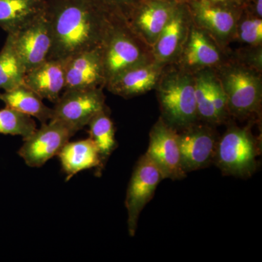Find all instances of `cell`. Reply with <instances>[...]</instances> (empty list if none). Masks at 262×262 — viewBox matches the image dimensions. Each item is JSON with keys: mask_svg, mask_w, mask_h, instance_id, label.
Here are the masks:
<instances>
[{"mask_svg": "<svg viewBox=\"0 0 262 262\" xmlns=\"http://www.w3.org/2000/svg\"><path fill=\"white\" fill-rule=\"evenodd\" d=\"M26 73L27 71L15 49L13 34H8L0 51V89L10 91L24 84Z\"/></svg>", "mask_w": 262, "mask_h": 262, "instance_id": "cell-22", "label": "cell"}, {"mask_svg": "<svg viewBox=\"0 0 262 262\" xmlns=\"http://www.w3.org/2000/svg\"><path fill=\"white\" fill-rule=\"evenodd\" d=\"M13 34L15 49L27 72L48 59L52 47L49 20L44 10Z\"/></svg>", "mask_w": 262, "mask_h": 262, "instance_id": "cell-10", "label": "cell"}, {"mask_svg": "<svg viewBox=\"0 0 262 262\" xmlns=\"http://www.w3.org/2000/svg\"><path fill=\"white\" fill-rule=\"evenodd\" d=\"M243 8V7H242ZM246 17L239 22L238 37L243 42L250 46H258L262 41V20L261 18L246 11Z\"/></svg>", "mask_w": 262, "mask_h": 262, "instance_id": "cell-26", "label": "cell"}, {"mask_svg": "<svg viewBox=\"0 0 262 262\" xmlns=\"http://www.w3.org/2000/svg\"><path fill=\"white\" fill-rule=\"evenodd\" d=\"M191 18L217 37H228L233 32L242 7L224 6L206 0H193L188 3Z\"/></svg>", "mask_w": 262, "mask_h": 262, "instance_id": "cell-14", "label": "cell"}, {"mask_svg": "<svg viewBox=\"0 0 262 262\" xmlns=\"http://www.w3.org/2000/svg\"><path fill=\"white\" fill-rule=\"evenodd\" d=\"M178 138L182 168L186 173L211 165L220 139L211 127L194 123L182 129Z\"/></svg>", "mask_w": 262, "mask_h": 262, "instance_id": "cell-11", "label": "cell"}, {"mask_svg": "<svg viewBox=\"0 0 262 262\" xmlns=\"http://www.w3.org/2000/svg\"><path fill=\"white\" fill-rule=\"evenodd\" d=\"M258 149L248 128L229 127L219 139L213 161L224 175L249 178L258 167Z\"/></svg>", "mask_w": 262, "mask_h": 262, "instance_id": "cell-3", "label": "cell"}, {"mask_svg": "<svg viewBox=\"0 0 262 262\" xmlns=\"http://www.w3.org/2000/svg\"><path fill=\"white\" fill-rule=\"evenodd\" d=\"M189 18L190 13L187 5H177L171 18L153 45L156 63L160 64L170 61L178 53L186 37Z\"/></svg>", "mask_w": 262, "mask_h": 262, "instance_id": "cell-17", "label": "cell"}, {"mask_svg": "<svg viewBox=\"0 0 262 262\" xmlns=\"http://www.w3.org/2000/svg\"><path fill=\"white\" fill-rule=\"evenodd\" d=\"M42 1H46V0H42Z\"/></svg>", "mask_w": 262, "mask_h": 262, "instance_id": "cell-31", "label": "cell"}, {"mask_svg": "<svg viewBox=\"0 0 262 262\" xmlns=\"http://www.w3.org/2000/svg\"><path fill=\"white\" fill-rule=\"evenodd\" d=\"M213 74L201 72L194 77L195 98L198 117L210 123H220L212 99L211 83Z\"/></svg>", "mask_w": 262, "mask_h": 262, "instance_id": "cell-24", "label": "cell"}, {"mask_svg": "<svg viewBox=\"0 0 262 262\" xmlns=\"http://www.w3.org/2000/svg\"><path fill=\"white\" fill-rule=\"evenodd\" d=\"M88 125L89 138L97 147L103 168L110 155L117 146L115 125L106 111V107L95 115Z\"/></svg>", "mask_w": 262, "mask_h": 262, "instance_id": "cell-23", "label": "cell"}, {"mask_svg": "<svg viewBox=\"0 0 262 262\" xmlns=\"http://www.w3.org/2000/svg\"><path fill=\"white\" fill-rule=\"evenodd\" d=\"M106 108L101 88L65 90L53 108L52 119L61 120L77 133L89 125L91 119Z\"/></svg>", "mask_w": 262, "mask_h": 262, "instance_id": "cell-7", "label": "cell"}, {"mask_svg": "<svg viewBox=\"0 0 262 262\" xmlns=\"http://www.w3.org/2000/svg\"><path fill=\"white\" fill-rule=\"evenodd\" d=\"M45 12L52 37L48 59L63 61L102 48L115 20L123 16L102 0H46Z\"/></svg>", "mask_w": 262, "mask_h": 262, "instance_id": "cell-1", "label": "cell"}, {"mask_svg": "<svg viewBox=\"0 0 262 262\" xmlns=\"http://www.w3.org/2000/svg\"><path fill=\"white\" fill-rule=\"evenodd\" d=\"M67 181L82 170L96 168L101 174L103 168L97 147L91 139L69 141L58 155Z\"/></svg>", "mask_w": 262, "mask_h": 262, "instance_id": "cell-18", "label": "cell"}, {"mask_svg": "<svg viewBox=\"0 0 262 262\" xmlns=\"http://www.w3.org/2000/svg\"><path fill=\"white\" fill-rule=\"evenodd\" d=\"M177 5L167 0H140L127 17V24L137 37L153 46Z\"/></svg>", "mask_w": 262, "mask_h": 262, "instance_id": "cell-12", "label": "cell"}, {"mask_svg": "<svg viewBox=\"0 0 262 262\" xmlns=\"http://www.w3.org/2000/svg\"><path fill=\"white\" fill-rule=\"evenodd\" d=\"M0 94H1V93H0Z\"/></svg>", "mask_w": 262, "mask_h": 262, "instance_id": "cell-32", "label": "cell"}, {"mask_svg": "<svg viewBox=\"0 0 262 262\" xmlns=\"http://www.w3.org/2000/svg\"><path fill=\"white\" fill-rule=\"evenodd\" d=\"M146 154L159 168L163 179L175 181L187 177L182 168L178 132L162 118L150 131Z\"/></svg>", "mask_w": 262, "mask_h": 262, "instance_id": "cell-9", "label": "cell"}, {"mask_svg": "<svg viewBox=\"0 0 262 262\" xmlns=\"http://www.w3.org/2000/svg\"><path fill=\"white\" fill-rule=\"evenodd\" d=\"M167 1L171 2V3H175V4H188L193 0H167Z\"/></svg>", "mask_w": 262, "mask_h": 262, "instance_id": "cell-30", "label": "cell"}, {"mask_svg": "<svg viewBox=\"0 0 262 262\" xmlns=\"http://www.w3.org/2000/svg\"><path fill=\"white\" fill-rule=\"evenodd\" d=\"M65 89H94L106 86L102 48L82 52L65 60Z\"/></svg>", "mask_w": 262, "mask_h": 262, "instance_id": "cell-13", "label": "cell"}, {"mask_svg": "<svg viewBox=\"0 0 262 262\" xmlns=\"http://www.w3.org/2000/svg\"><path fill=\"white\" fill-rule=\"evenodd\" d=\"M163 177L157 165L144 154L138 160L127 187L125 207L127 211V227L131 237L137 230L139 215L152 199L157 187Z\"/></svg>", "mask_w": 262, "mask_h": 262, "instance_id": "cell-6", "label": "cell"}, {"mask_svg": "<svg viewBox=\"0 0 262 262\" xmlns=\"http://www.w3.org/2000/svg\"><path fill=\"white\" fill-rule=\"evenodd\" d=\"M65 63L63 60H46L26 73L24 84L42 99L56 103L65 89Z\"/></svg>", "mask_w": 262, "mask_h": 262, "instance_id": "cell-16", "label": "cell"}, {"mask_svg": "<svg viewBox=\"0 0 262 262\" xmlns=\"http://www.w3.org/2000/svg\"><path fill=\"white\" fill-rule=\"evenodd\" d=\"M158 98L163 117L176 130L196 123L198 117L194 77L184 72L165 76L158 86Z\"/></svg>", "mask_w": 262, "mask_h": 262, "instance_id": "cell-2", "label": "cell"}, {"mask_svg": "<svg viewBox=\"0 0 262 262\" xmlns=\"http://www.w3.org/2000/svg\"><path fill=\"white\" fill-rule=\"evenodd\" d=\"M42 100L24 84L0 94V101H3L5 106L35 117L44 124L51 120L53 110L46 106Z\"/></svg>", "mask_w": 262, "mask_h": 262, "instance_id": "cell-19", "label": "cell"}, {"mask_svg": "<svg viewBox=\"0 0 262 262\" xmlns=\"http://www.w3.org/2000/svg\"><path fill=\"white\" fill-rule=\"evenodd\" d=\"M189 37L184 52V61L188 67H210L220 61V52L203 31L193 28Z\"/></svg>", "mask_w": 262, "mask_h": 262, "instance_id": "cell-21", "label": "cell"}, {"mask_svg": "<svg viewBox=\"0 0 262 262\" xmlns=\"http://www.w3.org/2000/svg\"><path fill=\"white\" fill-rule=\"evenodd\" d=\"M42 0H0V27L15 33L44 10Z\"/></svg>", "mask_w": 262, "mask_h": 262, "instance_id": "cell-20", "label": "cell"}, {"mask_svg": "<svg viewBox=\"0 0 262 262\" xmlns=\"http://www.w3.org/2000/svg\"><path fill=\"white\" fill-rule=\"evenodd\" d=\"M37 130L32 117L6 106L0 110V134L27 139Z\"/></svg>", "mask_w": 262, "mask_h": 262, "instance_id": "cell-25", "label": "cell"}, {"mask_svg": "<svg viewBox=\"0 0 262 262\" xmlns=\"http://www.w3.org/2000/svg\"><path fill=\"white\" fill-rule=\"evenodd\" d=\"M208 3L224 6L242 7L244 0H206Z\"/></svg>", "mask_w": 262, "mask_h": 262, "instance_id": "cell-29", "label": "cell"}, {"mask_svg": "<svg viewBox=\"0 0 262 262\" xmlns=\"http://www.w3.org/2000/svg\"><path fill=\"white\" fill-rule=\"evenodd\" d=\"M161 75L160 63L147 61L124 71L106 86L108 91L117 96L130 98L150 91L159 82Z\"/></svg>", "mask_w": 262, "mask_h": 262, "instance_id": "cell-15", "label": "cell"}, {"mask_svg": "<svg viewBox=\"0 0 262 262\" xmlns=\"http://www.w3.org/2000/svg\"><path fill=\"white\" fill-rule=\"evenodd\" d=\"M75 133L64 122L51 119L27 139L18 155L32 168H39L56 156Z\"/></svg>", "mask_w": 262, "mask_h": 262, "instance_id": "cell-5", "label": "cell"}, {"mask_svg": "<svg viewBox=\"0 0 262 262\" xmlns=\"http://www.w3.org/2000/svg\"><path fill=\"white\" fill-rule=\"evenodd\" d=\"M244 1H245V0H244Z\"/></svg>", "mask_w": 262, "mask_h": 262, "instance_id": "cell-33", "label": "cell"}, {"mask_svg": "<svg viewBox=\"0 0 262 262\" xmlns=\"http://www.w3.org/2000/svg\"><path fill=\"white\" fill-rule=\"evenodd\" d=\"M102 1L112 9L115 10L127 18L134 7L140 0H102Z\"/></svg>", "mask_w": 262, "mask_h": 262, "instance_id": "cell-28", "label": "cell"}, {"mask_svg": "<svg viewBox=\"0 0 262 262\" xmlns=\"http://www.w3.org/2000/svg\"><path fill=\"white\" fill-rule=\"evenodd\" d=\"M211 89L213 107L219 122H221L225 120L226 115L228 113L227 96L221 81L214 77L212 79Z\"/></svg>", "mask_w": 262, "mask_h": 262, "instance_id": "cell-27", "label": "cell"}, {"mask_svg": "<svg viewBox=\"0 0 262 262\" xmlns=\"http://www.w3.org/2000/svg\"><path fill=\"white\" fill-rule=\"evenodd\" d=\"M220 81L227 96L228 113L246 117L258 111L261 101V83L256 74L238 67L227 71Z\"/></svg>", "mask_w": 262, "mask_h": 262, "instance_id": "cell-8", "label": "cell"}, {"mask_svg": "<svg viewBox=\"0 0 262 262\" xmlns=\"http://www.w3.org/2000/svg\"><path fill=\"white\" fill-rule=\"evenodd\" d=\"M136 37L125 17L115 20L102 47L106 83L127 69L147 61Z\"/></svg>", "mask_w": 262, "mask_h": 262, "instance_id": "cell-4", "label": "cell"}]
</instances>
